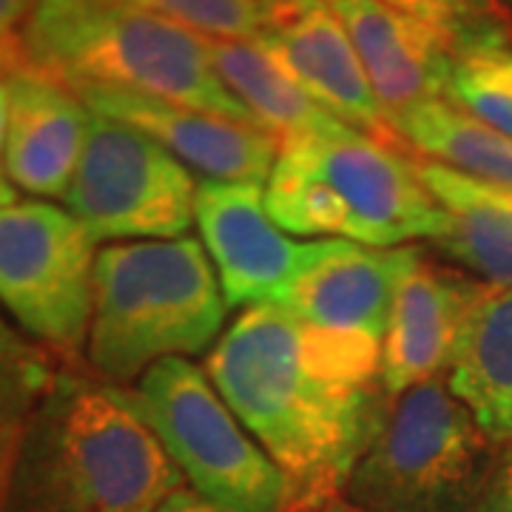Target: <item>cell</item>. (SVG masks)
I'll return each instance as SVG.
<instances>
[{"label":"cell","mask_w":512,"mask_h":512,"mask_svg":"<svg viewBox=\"0 0 512 512\" xmlns=\"http://www.w3.org/2000/svg\"><path fill=\"white\" fill-rule=\"evenodd\" d=\"M288 512H362L345 501L342 495H322V498H305V501H293Z\"/></svg>","instance_id":"28"},{"label":"cell","mask_w":512,"mask_h":512,"mask_svg":"<svg viewBox=\"0 0 512 512\" xmlns=\"http://www.w3.org/2000/svg\"><path fill=\"white\" fill-rule=\"evenodd\" d=\"M444 376L487 439L512 444V288L484 291Z\"/></svg>","instance_id":"18"},{"label":"cell","mask_w":512,"mask_h":512,"mask_svg":"<svg viewBox=\"0 0 512 512\" xmlns=\"http://www.w3.org/2000/svg\"><path fill=\"white\" fill-rule=\"evenodd\" d=\"M487 288V282L430 262L419 251L402 276L382 342L387 399L447 373L464 322Z\"/></svg>","instance_id":"13"},{"label":"cell","mask_w":512,"mask_h":512,"mask_svg":"<svg viewBox=\"0 0 512 512\" xmlns=\"http://www.w3.org/2000/svg\"><path fill=\"white\" fill-rule=\"evenodd\" d=\"M154 512H222L220 507H214V504H208L202 495H197L191 487H183V490H177V493L171 495L165 504H160Z\"/></svg>","instance_id":"27"},{"label":"cell","mask_w":512,"mask_h":512,"mask_svg":"<svg viewBox=\"0 0 512 512\" xmlns=\"http://www.w3.org/2000/svg\"><path fill=\"white\" fill-rule=\"evenodd\" d=\"M69 3H80V6H109V3H120V0H69Z\"/></svg>","instance_id":"32"},{"label":"cell","mask_w":512,"mask_h":512,"mask_svg":"<svg viewBox=\"0 0 512 512\" xmlns=\"http://www.w3.org/2000/svg\"><path fill=\"white\" fill-rule=\"evenodd\" d=\"M6 86V180L35 200H66L86 148L92 111L66 83L35 69L6 74Z\"/></svg>","instance_id":"14"},{"label":"cell","mask_w":512,"mask_h":512,"mask_svg":"<svg viewBox=\"0 0 512 512\" xmlns=\"http://www.w3.org/2000/svg\"><path fill=\"white\" fill-rule=\"evenodd\" d=\"M197 183L143 131L92 114L66 205L97 245L180 239L197 222Z\"/></svg>","instance_id":"9"},{"label":"cell","mask_w":512,"mask_h":512,"mask_svg":"<svg viewBox=\"0 0 512 512\" xmlns=\"http://www.w3.org/2000/svg\"><path fill=\"white\" fill-rule=\"evenodd\" d=\"M12 202H18V191H15V185L9 183L6 177H0V208H6Z\"/></svg>","instance_id":"31"},{"label":"cell","mask_w":512,"mask_h":512,"mask_svg":"<svg viewBox=\"0 0 512 512\" xmlns=\"http://www.w3.org/2000/svg\"><path fill=\"white\" fill-rule=\"evenodd\" d=\"M37 0H0V72L12 74L23 69L20 35L35 12Z\"/></svg>","instance_id":"25"},{"label":"cell","mask_w":512,"mask_h":512,"mask_svg":"<svg viewBox=\"0 0 512 512\" xmlns=\"http://www.w3.org/2000/svg\"><path fill=\"white\" fill-rule=\"evenodd\" d=\"M396 143L424 160L512 191V137L478 123L447 100H430L387 120Z\"/></svg>","instance_id":"20"},{"label":"cell","mask_w":512,"mask_h":512,"mask_svg":"<svg viewBox=\"0 0 512 512\" xmlns=\"http://www.w3.org/2000/svg\"><path fill=\"white\" fill-rule=\"evenodd\" d=\"M140 416L191 490L222 512H288V478L188 359H163L131 390Z\"/></svg>","instance_id":"7"},{"label":"cell","mask_w":512,"mask_h":512,"mask_svg":"<svg viewBox=\"0 0 512 512\" xmlns=\"http://www.w3.org/2000/svg\"><path fill=\"white\" fill-rule=\"evenodd\" d=\"M6 126H9V86H6V74L0 72V154L6 146ZM0 177H6L3 165H0Z\"/></svg>","instance_id":"30"},{"label":"cell","mask_w":512,"mask_h":512,"mask_svg":"<svg viewBox=\"0 0 512 512\" xmlns=\"http://www.w3.org/2000/svg\"><path fill=\"white\" fill-rule=\"evenodd\" d=\"M467 512H512V444L498 450L493 467Z\"/></svg>","instance_id":"26"},{"label":"cell","mask_w":512,"mask_h":512,"mask_svg":"<svg viewBox=\"0 0 512 512\" xmlns=\"http://www.w3.org/2000/svg\"><path fill=\"white\" fill-rule=\"evenodd\" d=\"M208 52L222 83L254 114L256 126L271 131L279 143L342 126V120L302 92L256 43L208 40Z\"/></svg>","instance_id":"19"},{"label":"cell","mask_w":512,"mask_h":512,"mask_svg":"<svg viewBox=\"0 0 512 512\" xmlns=\"http://www.w3.org/2000/svg\"><path fill=\"white\" fill-rule=\"evenodd\" d=\"M293 501L342 495L384 416L382 342L311 328L279 305L245 308L205 359Z\"/></svg>","instance_id":"1"},{"label":"cell","mask_w":512,"mask_h":512,"mask_svg":"<svg viewBox=\"0 0 512 512\" xmlns=\"http://www.w3.org/2000/svg\"><path fill=\"white\" fill-rule=\"evenodd\" d=\"M20 49L23 69L66 86L100 83L256 126L214 69L208 40L131 0L109 6L37 0Z\"/></svg>","instance_id":"4"},{"label":"cell","mask_w":512,"mask_h":512,"mask_svg":"<svg viewBox=\"0 0 512 512\" xmlns=\"http://www.w3.org/2000/svg\"><path fill=\"white\" fill-rule=\"evenodd\" d=\"M419 248H370L350 239H328L285 299V311L311 328L359 333L384 342L402 276Z\"/></svg>","instance_id":"15"},{"label":"cell","mask_w":512,"mask_h":512,"mask_svg":"<svg viewBox=\"0 0 512 512\" xmlns=\"http://www.w3.org/2000/svg\"><path fill=\"white\" fill-rule=\"evenodd\" d=\"M265 205L282 231L336 234L370 248L433 242L447 225L413 157L348 123L282 140Z\"/></svg>","instance_id":"3"},{"label":"cell","mask_w":512,"mask_h":512,"mask_svg":"<svg viewBox=\"0 0 512 512\" xmlns=\"http://www.w3.org/2000/svg\"><path fill=\"white\" fill-rule=\"evenodd\" d=\"M20 436H23V433L3 430V427H0V490H3V481H6V473H9L12 456H15V450H18Z\"/></svg>","instance_id":"29"},{"label":"cell","mask_w":512,"mask_h":512,"mask_svg":"<svg viewBox=\"0 0 512 512\" xmlns=\"http://www.w3.org/2000/svg\"><path fill=\"white\" fill-rule=\"evenodd\" d=\"M185 478L126 387L57 370L0 490V512H154Z\"/></svg>","instance_id":"2"},{"label":"cell","mask_w":512,"mask_h":512,"mask_svg":"<svg viewBox=\"0 0 512 512\" xmlns=\"http://www.w3.org/2000/svg\"><path fill=\"white\" fill-rule=\"evenodd\" d=\"M197 228L220 276L228 308L285 305L296 279L325 251L328 239H291L271 217L262 185L197 183Z\"/></svg>","instance_id":"10"},{"label":"cell","mask_w":512,"mask_h":512,"mask_svg":"<svg viewBox=\"0 0 512 512\" xmlns=\"http://www.w3.org/2000/svg\"><path fill=\"white\" fill-rule=\"evenodd\" d=\"M419 20L450 46L456 57L478 49L512 46V18L498 0H382Z\"/></svg>","instance_id":"21"},{"label":"cell","mask_w":512,"mask_h":512,"mask_svg":"<svg viewBox=\"0 0 512 512\" xmlns=\"http://www.w3.org/2000/svg\"><path fill=\"white\" fill-rule=\"evenodd\" d=\"M92 114L143 131L200 180L265 185L279 140L265 128L100 83L69 86Z\"/></svg>","instance_id":"11"},{"label":"cell","mask_w":512,"mask_h":512,"mask_svg":"<svg viewBox=\"0 0 512 512\" xmlns=\"http://www.w3.org/2000/svg\"><path fill=\"white\" fill-rule=\"evenodd\" d=\"M205 40L256 43L274 18V0H131Z\"/></svg>","instance_id":"24"},{"label":"cell","mask_w":512,"mask_h":512,"mask_svg":"<svg viewBox=\"0 0 512 512\" xmlns=\"http://www.w3.org/2000/svg\"><path fill=\"white\" fill-rule=\"evenodd\" d=\"M353 40L384 117L444 100L456 55L433 29L382 0H328Z\"/></svg>","instance_id":"16"},{"label":"cell","mask_w":512,"mask_h":512,"mask_svg":"<svg viewBox=\"0 0 512 512\" xmlns=\"http://www.w3.org/2000/svg\"><path fill=\"white\" fill-rule=\"evenodd\" d=\"M97 242L49 200L0 208V305L60 362L89 342Z\"/></svg>","instance_id":"8"},{"label":"cell","mask_w":512,"mask_h":512,"mask_svg":"<svg viewBox=\"0 0 512 512\" xmlns=\"http://www.w3.org/2000/svg\"><path fill=\"white\" fill-rule=\"evenodd\" d=\"M493 444L436 376L387 402L342 498L362 512H467L498 456Z\"/></svg>","instance_id":"6"},{"label":"cell","mask_w":512,"mask_h":512,"mask_svg":"<svg viewBox=\"0 0 512 512\" xmlns=\"http://www.w3.org/2000/svg\"><path fill=\"white\" fill-rule=\"evenodd\" d=\"M444 100L478 123L512 137V46L456 57Z\"/></svg>","instance_id":"22"},{"label":"cell","mask_w":512,"mask_h":512,"mask_svg":"<svg viewBox=\"0 0 512 512\" xmlns=\"http://www.w3.org/2000/svg\"><path fill=\"white\" fill-rule=\"evenodd\" d=\"M256 46L336 120L396 143L353 40L328 0H274V18Z\"/></svg>","instance_id":"12"},{"label":"cell","mask_w":512,"mask_h":512,"mask_svg":"<svg viewBox=\"0 0 512 512\" xmlns=\"http://www.w3.org/2000/svg\"><path fill=\"white\" fill-rule=\"evenodd\" d=\"M225 313L220 276L200 239L111 242L94 262L89 365L117 387L137 382L163 359L214 348Z\"/></svg>","instance_id":"5"},{"label":"cell","mask_w":512,"mask_h":512,"mask_svg":"<svg viewBox=\"0 0 512 512\" xmlns=\"http://www.w3.org/2000/svg\"><path fill=\"white\" fill-rule=\"evenodd\" d=\"M55 376L52 353L23 339L0 316V427L23 433Z\"/></svg>","instance_id":"23"},{"label":"cell","mask_w":512,"mask_h":512,"mask_svg":"<svg viewBox=\"0 0 512 512\" xmlns=\"http://www.w3.org/2000/svg\"><path fill=\"white\" fill-rule=\"evenodd\" d=\"M421 185L439 202L447 225L433 245L464 271L495 288H512V191L456 168L413 160Z\"/></svg>","instance_id":"17"}]
</instances>
